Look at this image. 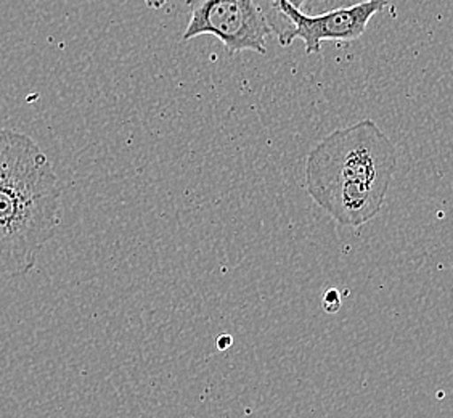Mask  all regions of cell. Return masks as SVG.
Segmentation results:
<instances>
[{"instance_id":"cell-8","label":"cell","mask_w":453,"mask_h":418,"mask_svg":"<svg viewBox=\"0 0 453 418\" xmlns=\"http://www.w3.org/2000/svg\"><path fill=\"white\" fill-rule=\"evenodd\" d=\"M234 344V338L230 337V335H222V337H219L218 340V348L220 351H226V349L230 348Z\"/></svg>"},{"instance_id":"cell-9","label":"cell","mask_w":453,"mask_h":418,"mask_svg":"<svg viewBox=\"0 0 453 418\" xmlns=\"http://www.w3.org/2000/svg\"><path fill=\"white\" fill-rule=\"evenodd\" d=\"M143 2L149 9L159 10L163 9L169 0H143Z\"/></svg>"},{"instance_id":"cell-5","label":"cell","mask_w":453,"mask_h":418,"mask_svg":"<svg viewBox=\"0 0 453 418\" xmlns=\"http://www.w3.org/2000/svg\"><path fill=\"white\" fill-rule=\"evenodd\" d=\"M256 2L259 5L267 25L271 27L272 35H277L280 45L288 47V45L293 44L295 43V37H293L295 27L289 21V18L280 9L281 0H256ZM287 2L295 9L303 10L305 0H287Z\"/></svg>"},{"instance_id":"cell-1","label":"cell","mask_w":453,"mask_h":418,"mask_svg":"<svg viewBox=\"0 0 453 418\" xmlns=\"http://www.w3.org/2000/svg\"><path fill=\"white\" fill-rule=\"evenodd\" d=\"M395 169L393 140L365 120L315 145L305 163V190L341 226L362 227L381 213Z\"/></svg>"},{"instance_id":"cell-4","label":"cell","mask_w":453,"mask_h":418,"mask_svg":"<svg viewBox=\"0 0 453 418\" xmlns=\"http://www.w3.org/2000/svg\"><path fill=\"white\" fill-rule=\"evenodd\" d=\"M389 0H370L352 7L333 9L317 15H307L289 5L287 0L280 2V9L295 27V41L301 39L305 53L320 52L323 43H352L365 35L370 19L388 5Z\"/></svg>"},{"instance_id":"cell-3","label":"cell","mask_w":453,"mask_h":418,"mask_svg":"<svg viewBox=\"0 0 453 418\" xmlns=\"http://www.w3.org/2000/svg\"><path fill=\"white\" fill-rule=\"evenodd\" d=\"M190 21L183 41L200 35H216L226 52H267L265 39L271 27L256 0H187Z\"/></svg>"},{"instance_id":"cell-7","label":"cell","mask_w":453,"mask_h":418,"mask_svg":"<svg viewBox=\"0 0 453 418\" xmlns=\"http://www.w3.org/2000/svg\"><path fill=\"white\" fill-rule=\"evenodd\" d=\"M340 293H338L334 288H330V290L323 295V309H325L326 313H336V311H340Z\"/></svg>"},{"instance_id":"cell-6","label":"cell","mask_w":453,"mask_h":418,"mask_svg":"<svg viewBox=\"0 0 453 418\" xmlns=\"http://www.w3.org/2000/svg\"><path fill=\"white\" fill-rule=\"evenodd\" d=\"M364 2H370V0H305L304 7L301 12H304L307 15H317V13L328 12V10L352 7V5H358Z\"/></svg>"},{"instance_id":"cell-2","label":"cell","mask_w":453,"mask_h":418,"mask_svg":"<svg viewBox=\"0 0 453 418\" xmlns=\"http://www.w3.org/2000/svg\"><path fill=\"white\" fill-rule=\"evenodd\" d=\"M61 222L50 158L27 134L0 128V277L27 275Z\"/></svg>"}]
</instances>
